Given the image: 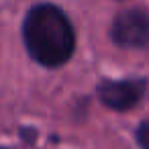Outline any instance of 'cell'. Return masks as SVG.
<instances>
[{
	"instance_id": "2",
	"label": "cell",
	"mask_w": 149,
	"mask_h": 149,
	"mask_svg": "<svg viewBox=\"0 0 149 149\" xmlns=\"http://www.w3.org/2000/svg\"><path fill=\"white\" fill-rule=\"evenodd\" d=\"M110 37L120 47H145L149 43V17L141 10H123L114 17Z\"/></svg>"
},
{
	"instance_id": "3",
	"label": "cell",
	"mask_w": 149,
	"mask_h": 149,
	"mask_svg": "<svg viewBox=\"0 0 149 149\" xmlns=\"http://www.w3.org/2000/svg\"><path fill=\"white\" fill-rule=\"evenodd\" d=\"M147 82L145 80H104L98 86V96L100 100L114 110H129L133 108L145 94Z\"/></svg>"
},
{
	"instance_id": "4",
	"label": "cell",
	"mask_w": 149,
	"mask_h": 149,
	"mask_svg": "<svg viewBox=\"0 0 149 149\" xmlns=\"http://www.w3.org/2000/svg\"><path fill=\"white\" fill-rule=\"evenodd\" d=\"M137 139H139L141 149H149V120L141 123V127L137 131Z\"/></svg>"
},
{
	"instance_id": "1",
	"label": "cell",
	"mask_w": 149,
	"mask_h": 149,
	"mask_svg": "<svg viewBox=\"0 0 149 149\" xmlns=\"http://www.w3.org/2000/svg\"><path fill=\"white\" fill-rule=\"evenodd\" d=\"M23 39L29 55L45 68L63 65L76 49L74 27L53 4H37L27 13Z\"/></svg>"
}]
</instances>
